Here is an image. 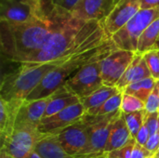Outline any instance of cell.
<instances>
[{
  "label": "cell",
  "instance_id": "f546056e",
  "mask_svg": "<svg viewBox=\"0 0 159 158\" xmlns=\"http://www.w3.org/2000/svg\"><path fill=\"white\" fill-rule=\"evenodd\" d=\"M149 138H150V133H149L148 128L145 125V123H143V127L141 128V129L139 130V132L135 138V141L138 144H140L142 146H145Z\"/></svg>",
  "mask_w": 159,
  "mask_h": 158
},
{
  "label": "cell",
  "instance_id": "d4e9b609",
  "mask_svg": "<svg viewBox=\"0 0 159 158\" xmlns=\"http://www.w3.org/2000/svg\"><path fill=\"white\" fill-rule=\"evenodd\" d=\"M120 110L124 114H130L138 111H143L145 110V103L140 99L123 92V99Z\"/></svg>",
  "mask_w": 159,
  "mask_h": 158
},
{
  "label": "cell",
  "instance_id": "8d00e7d4",
  "mask_svg": "<svg viewBox=\"0 0 159 158\" xmlns=\"http://www.w3.org/2000/svg\"><path fill=\"white\" fill-rule=\"evenodd\" d=\"M154 50H159V38H158V41L157 42V44H156V47H155V49Z\"/></svg>",
  "mask_w": 159,
  "mask_h": 158
},
{
  "label": "cell",
  "instance_id": "e575fe53",
  "mask_svg": "<svg viewBox=\"0 0 159 158\" xmlns=\"http://www.w3.org/2000/svg\"><path fill=\"white\" fill-rule=\"evenodd\" d=\"M0 158H10V156L6 153L5 150L1 149V152H0Z\"/></svg>",
  "mask_w": 159,
  "mask_h": 158
},
{
  "label": "cell",
  "instance_id": "7a4b0ae2",
  "mask_svg": "<svg viewBox=\"0 0 159 158\" xmlns=\"http://www.w3.org/2000/svg\"><path fill=\"white\" fill-rule=\"evenodd\" d=\"M116 49L112 39L89 46L73 55L64 58V61L50 73H48L41 83L33 90L26 101H35L48 98L58 88L63 86L79 69L99 56L108 54Z\"/></svg>",
  "mask_w": 159,
  "mask_h": 158
},
{
  "label": "cell",
  "instance_id": "5b68a950",
  "mask_svg": "<svg viewBox=\"0 0 159 158\" xmlns=\"http://www.w3.org/2000/svg\"><path fill=\"white\" fill-rule=\"evenodd\" d=\"M159 18V7L140 9L139 12L117 33L111 36L116 48L137 53L138 42L144 30Z\"/></svg>",
  "mask_w": 159,
  "mask_h": 158
},
{
  "label": "cell",
  "instance_id": "e0dca14e",
  "mask_svg": "<svg viewBox=\"0 0 159 158\" xmlns=\"http://www.w3.org/2000/svg\"><path fill=\"white\" fill-rule=\"evenodd\" d=\"M34 152L42 158H75L64 151L55 133H41L35 143Z\"/></svg>",
  "mask_w": 159,
  "mask_h": 158
},
{
  "label": "cell",
  "instance_id": "f1b7e54d",
  "mask_svg": "<svg viewBox=\"0 0 159 158\" xmlns=\"http://www.w3.org/2000/svg\"><path fill=\"white\" fill-rule=\"evenodd\" d=\"M144 123L148 128L150 137L155 135L159 130V112L153 114L146 113Z\"/></svg>",
  "mask_w": 159,
  "mask_h": 158
},
{
  "label": "cell",
  "instance_id": "ac0fdd59",
  "mask_svg": "<svg viewBox=\"0 0 159 158\" xmlns=\"http://www.w3.org/2000/svg\"><path fill=\"white\" fill-rule=\"evenodd\" d=\"M49 97L50 100L43 118L52 116L72 105L81 102V100L72 92L66 85L61 86Z\"/></svg>",
  "mask_w": 159,
  "mask_h": 158
},
{
  "label": "cell",
  "instance_id": "cb8c5ba5",
  "mask_svg": "<svg viewBox=\"0 0 159 158\" xmlns=\"http://www.w3.org/2000/svg\"><path fill=\"white\" fill-rule=\"evenodd\" d=\"M124 114V113H123ZM146 112L145 110L143 111H138L130 114H124V118L126 121V124L129 129V132L131 134V137L133 139L136 138L139 130L143 127L145 119Z\"/></svg>",
  "mask_w": 159,
  "mask_h": 158
},
{
  "label": "cell",
  "instance_id": "f35d334b",
  "mask_svg": "<svg viewBox=\"0 0 159 158\" xmlns=\"http://www.w3.org/2000/svg\"><path fill=\"white\" fill-rule=\"evenodd\" d=\"M146 158H157L156 156H155V155H152V156H148V157Z\"/></svg>",
  "mask_w": 159,
  "mask_h": 158
},
{
  "label": "cell",
  "instance_id": "9c48e42d",
  "mask_svg": "<svg viewBox=\"0 0 159 158\" xmlns=\"http://www.w3.org/2000/svg\"><path fill=\"white\" fill-rule=\"evenodd\" d=\"M135 55V52L116 48L102 59L101 69L103 85L116 87V84L132 62Z\"/></svg>",
  "mask_w": 159,
  "mask_h": 158
},
{
  "label": "cell",
  "instance_id": "52a82bcc",
  "mask_svg": "<svg viewBox=\"0 0 159 158\" xmlns=\"http://www.w3.org/2000/svg\"><path fill=\"white\" fill-rule=\"evenodd\" d=\"M47 0H1L0 20L24 23L46 15Z\"/></svg>",
  "mask_w": 159,
  "mask_h": 158
},
{
  "label": "cell",
  "instance_id": "6da1fadb",
  "mask_svg": "<svg viewBox=\"0 0 159 158\" xmlns=\"http://www.w3.org/2000/svg\"><path fill=\"white\" fill-rule=\"evenodd\" d=\"M61 8L50 0L45 16L24 23L0 20V40L3 55L11 61L24 62L37 53L55 30Z\"/></svg>",
  "mask_w": 159,
  "mask_h": 158
},
{
  "label": "cell",
  "instance_id": "4fadbf2b",
  "mask_svg": "<svg viewBox=\"0 0 159 158\" xmlns=\"http://www.w3.org/2000/svg\"><path fill=\"white\" fill-rule=\"evenodd\" d=\"M115 0H79L71 15L84 21H102L111 12Z\"/></svg>",
  "mask_w": 159,
  "mask_h": 158
},
{
  "label": "cell",
  "instance_id": "44dd1931",
  "mask_svg": "<svg viewBox=\"0 0 159 158\" xmlns=\"http://www.w3.org/2000/svg\"><path fill=\"white\" fill-rule=\"evenodd\" d=\"M159 38V18L153 21L142 34L137 47V53L144 54L155 49Z\"/></svg>",
  "mask_w": 159,
  "mask_h": 158
},
{
  "label": "cell",
  "instance_id": "d6986e66",
  "mask_svg": "<svg viewBox=\"0 0 159 158\" xmlns=\"http://www.w3.org/2000/svg\"><path fill=\"white\" fill-rule=\"evenodd\" d=\"M133 138L126 124L124 114L116 119L109 133V137L104 148V153L108 154L125 146Z\"/></svg>",
  "mask_w": 159,
  "mask_h": 158
},
{
  "label": "cell",
  "instance_id": "d6a6232c",
  "mask_svg": "<svg viewBox=\"0 0 159 158\" xmlns=\"http://www.w3.org/2000/svg\"><path fill=\"white\" fill-rule=\"evenodd\" d=\"M142 9H150L159 7V0H140Z\"/></svg>",
  "mask_w": 159,
  "mask_h": 158
},
{
  "label": "cell",
  "instance_id": "ba28073f",
  "mask_svg": "<svg viewBox=\"0 0 159 158\" xmlns=\"http://www.w3.org/2000/svg\"><path fill=\"white\" fill-rule=\"evenodd\" d=\"M38 129L18 126L8 140L1 145V149L11 158H29L34 151L37 139L40 136Z\"/></svg>",
  "mask_w": 159,
  "mask_h": 158
},
{
  "label": "cell",
  "instance_id": "2e32d148",
  "mask_svg": "<svg viewBox=\"0 0 159 158\" xmlns=\"http://www.w3.org/2000/svg\"><path fill=\"white\" fill-rule=\"evenodd\" d=\"M148 77H151V73L143 58V55L136 53L132 62L116 84V88L123 91L128 86Z\"/></svg>",
  "mask_w": 159,
  "mask_h": 158
},
{
  "label": "cell",
  "instance_id": "5bb4252c",
  "mask_svg": "<svg viewBox=\"0 0 159 158\" xmlns=\"http://www.w3.org/2000/svg\"><path fill=\"white\" fill-rule=\"evenodd\" d=\"M49 100L50 97L35 101L24 100L19 111L15 127L22 126L38 129V126L44 117V114L46 112Z\"/></svg>",
  "mask_w": 159,
  "mask_h": 158
},
{
  "label": "cell",
  "instance_id": "ffe728a7",
  "mask_svg": "<svg viewBox=\"0 0 159 158\" xmlns=\"http://www.w3.org/2000/svg\"><path fill=\"white\" fill-rule=\"evenodd\" d=\"M120 90L116 87H108V86L102 85L99 89L94 91L92 94L81 100V102L84 105L86 111L88 112L89 110L100 107L107 100H109L111 97H113L115 94H116Z\"/></svg>",
  "mask_w": 159,
  "mask_h": 158
},
{
  "label": "cell",
  "instance_id": "60d3db41",
  "mask_svg": "<svg viewBox=\"0 0 159 158\" xmlns=\"http://www.w3.org/2000/svg\"><path fill=\"white\" fill-rule=\"evenodd\" d=\"M157 54H158V56H159V50H157Z\"/></svg>",
  "mask_w": 159,
  "mask_h": 158
},
{
  "label": "cell",
  "instance_id": "1f68e13d",
  "mask_svg": "<svg viewBox=\"0 0 159 158\" xmlns=\"http://www.w3.org/2000/svg\"><path fill=\"white\" fill-rule=\"evenodd\" d=\"M150 156H152V154L144 146L136 143L130 158H146Z\"/></svg>",
  "mask_w": 159,
  "mask_h": 158
},
{
  "label": "cell",
  "instance_id": "8fae6325",
  "mask_svg": "<svg viewBox=\"0 0 159 158\" xmlns=\"http://www.w3.org/2000/svg\"><path fill=\"white\" fill-rule=\"evenodd\" d=\"M86 112L82 102L72 105L52 116L43 118L38 126V131L41 133H57L81 120Z\"/></svg>",
  "mask_w": 159,
  "mask_h": 158
},
{
  "label": "cell",
  "instance_id": "9a60e30c",
  "mask_svg": "<svg viewBox=\"0 0 159 158\" xmlns=\"http://www.w3.org/2000/svg\"><path fill=\"white\" fill-rule=\"evenodd\" d=\"M23 100L6 101L0 98V138L1 145L4 144L12 135L19 111Z\"/></svg>",
  "mask_w": 159,
  "mask_h": 158
},
{
  "label": "cell",
  "instance_id": "30bf717a",
  "mask_svg": "<svg viewBox=\"0 0 159 158\" xmlns=\"http://www.w3.org/2000/svg\"><path fill=\"white\" fill-rule=\"evenodd\" d=\"M141 9L140 0H119L109 15L102 21L104 31L111 38L122 29Z\"/></svg>",
  "mask_w": 159,
  "mask_h": 158
},
{
  "label": "cell",
  "instance_id": "7402d4cb",
  "mask_svg": "<svg viewBox=\"0 0 159 158\" xmlns=\"http://www.w3.org/2000/svg\"><path fill=\"white\" fill-rule=\"evenodd\" d=\"M157 80L154 79L152 76L143 79L141 81H138L136 83H133L129 86H128L123 92L132 95L141 101H143L144 103L146 102L147 99L149 98L150 94L154 90L156 85H157Z\"/></svg>",
  "mask_w": 159,
  "mask_h": 158
},
{
  "label": "cell",
  "instance_id": "277c9868",
  "mask_svg": "<svg viewBox=\"0 0 159 158\" xmlns=\"http://www.w3.org/2000/svg\"><path fill=\"white\" fill-rule=\"evenodd\" d=\"M122 114L121 110L105 115H92L86 113L81 121L87 128L89 142L85 150L78 156H100L106 154L104 153V148L110 130L116 119Z\"/></svg>",
  "mask_w": 159,
  "mask_h": 158
},
{
  "label": "cell",
  "instance_id": "484cf974",
  "mask_svg": "<svg viewBox=\"0 0 159 158\" xmlns=\"http://www.w3.org/2000/svg\"><path fill=\"white\" fill-rule=\"evenodd\" d=\"M143 55L151 73V76L159 81V56L157 50H151Z\"/></svg>",
  "mask_w": 159,
  "mask_h": 158
},
{
  "label": "cell",
  "instance_id": "3957f363",
  "mask_svg": "<svg viewBox=\"0 0 159 158\" xmlns=\"http://www.w3.org/2000/svg\"><path fill=\"white\" fill-rule=\"evenodd\" d=\"M63 61L64 58L44 63H20L16 70L3 76L0 98L6 101L26 100L45 76Z\"/></svg>",
  "mask_w": 159,
  "mask_h": 158
},
{
  "label": "cell",
  "instance_id": "d590c367",
  "mask_svg": "<svg viewBox=\"0 0 159 158\" xmlns=\"http://www.w3.org/2000/svg\"><path fill=\"white\" fill-rule=\"evenodd\" d=\"M29 158H42V157H41V156H39L37 153H35V152L34 151V152L31 154V156H29Z\"/></svg>",
  "mask_w": 159,
  "mask_h": 158
},
{
  "label": "cell",
  "instance_id": "836d02e7",
  "mask_svg": "<svg viewBox=\"0 0 159 158\" xmlns=\"http://www.w3.org/2000/svg\"><path fill=\"white\" fill-rule=\"evenodd\" d=\"M75 158H108L106 154L100 155V156H75Z\"/></svg>",
  "mask_w": 159,
  "mask_h": 158
},
{
  "label": "cell",
  "instance_id": "4316f807",
  "mask_svg": "<svg viewBox=\"0 0 159 158\" xmlns=\"http://www.w3.org/2000/svg\"><path fill=\"white\" fill-rule=\"evenodd\" d=\"M145 112L148 114L159 112V81L145 102Z\"/></svg>",
  "mask_w": 159,
  "mask_h": 158
},
{
  "label": "cell",
  "instance_id": "ab89813d",
  "mask_svg": "<svg viewBox=\"0 0 159 158\" xmlns=\"http://www.w3.org/2000/svg\"><path fill=\"white\" fill-rule=\"evenodd\" d=\"M117 1H119V0H115V2H116V3Z\"/></svg>",
  "mask_w": 159,
  "mask_h": 158
},
{
  "label": "cell",
  "instance_id": "83f0119b",
  "mask_svg": "<svg viewBox=\"0 0 159 158\" xmlns=\"http://www.w3.org/2000/svg\"><path fill=\"white\" fill-rule=\"evenodd\" d=\"M136 141L135 139H132L129 142H128L125 146L117 149V150H115L113 152H110L107 155V157L108 158H130L131 157V155H132V152H133V149H134V146L136 144Z\"/></svg>",
  "mask_w": 159,
  "mask_h": 158
},
{
  "label": "cell",
  "instance_id": "603a6c76",
  "mask_svg": "<svg viewBox=\"0 0 159 158\" xmlns=\"http://www.w3.org/2000/svg\"><path fill=\"white\" fill-rule=\"evenodd\" d=\"M122 99H123V91L120 90L119 92L115 94L113 97H111L109 100H107L102 105H101L98 108L88 111L87 114L92 115H105L115 113L120 110Z\"/></svg>",
  "mask_w": 159,
  "mask_h": 158
},
{
  "label": "cell",
  "instance_id": "74e56055",
  "mask_svg": "<svg viewBox=\"0 0 159 158\" xmlns=\"http://www.w3.org/2000/svg\"><path fill=\"white\" fill-rule=\"evenodd\" d=\"M155 156H156L157 158H159V150L157 152V153H156V154H155Z\"/></svg>",
  "mask_w": 159,
  "mask_h": 158
},
{
  "label": "cell",
  "instance_id": "8992f818",
  "mask_svg": "<svg viewBox=\"0 0 159 158\" xmlns=\"http://www.w3.org/2000/svg\"><path fill=\"white\" fill-rule=\"evenodd\" d=\"M108 54L99 56L84 65L64 84L80 100L87 98L103 85L101 62Z\"/></svg>",
  "mask_w": 159,
  "mask_h": 158
},
{
  "label": "cell",
  "instance_id": "7c38bea8",
  "mask_svg": "<svg viewBox=\"0 0 159 158\" xmlns=\"http://www.w3.org/2000/svg\"><path fill=\"white\" fill-rule=\"evenodd\" d=\"M55 134H57L59 142L64 151L73 157L80 155L89 142L88 130L81 120Z\"/></svg>",
  "mask_w": 159,
  "mask_h": 158
},
{
  "label": "cell",
  "instance_id": "4dcf8cb0",
  "mask_svg": "<svg viewBox=\"0 0 159 158\" xmlns=\"http://www.w3.org/2000/svg\"><path fill=\"white\" fill-rule=\"evenodd\" d=\"M51 1L55 6L68 12H71L74 9V7L76 6L79 0H51Z\"/></svg>",
  "mask_w": 159,
  "mask_h": 158
}]
</instances>
